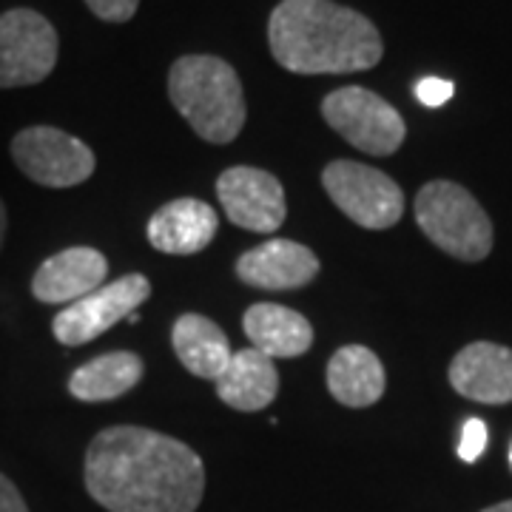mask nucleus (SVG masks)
<instances>
[{
    "mask_svg": "<svg viewBox=\"0 0 512 512\" xmlns=\"http://www.w3.org/2000/svg\"><path fill=\"white\" fill-rule=\"evenodd\" d=\"M86 490L109 512H197L202 458L183 441L146 427H106L86 450Z\"/></svg>",
    "mask_w": 512,
    "mask_h": 512,
    "instance_id": "1",
    "label": "nucleus"
},
{
    "mask_svg": "<svg viewBox=\"0 0 512 512\" xmlns=\"http://www.w3.org/2000/svg\"><path fill=\"white\" fill-rule=\"evenodd\" d=\"M268 43L293 74L367 72L384 55L379 29L333 0H282L268 20Z\"/></svg>",
    "mask_w": 512,
    "mask_h": 512,
    "instance_id": "2",
    "label": "nucleus"
},
{
    "mask_svg": "<svg viewBox=\"0 0 512 512\" xmlns=\"http://www.w3.org/2000/svg\"><path fill=\"white\" fill-rule=\"evenodd\" d=\"M168 97L205 143L225 146L245 128V94L231 63L214 55H185L168 72Z\"/></svg>",
    "mask_w": 512,
    "mask_h": 512,
    "instance_id": "3",
    "label": "nucleus"
},
{
    "mask_svg": "<svg viewBox=\"0 0 512 512\" xmlns=\"http://www.w3.org/2000/svg\"><path fill=\"white\" fill-rule=\"evenodd\" d=\"M416 222L436 248L461 262H481L493 251V222L464 185L433 180L416 194Z\"/></svg>",
    "mask_w": 512,
    "mask_h": 512,
    "instance_id": "4",
    "label": "nucleus"
},
{
    "mask_svg": "<svg viewBox=\"0 0 512 512\" xmlns=\"http://www.w3.org/2000/svg\"><path fill=\"white\" fill-rule=\"evenodd\" d=\"M322 117L350 146L373 157L396 154L407 134L402 114L384 97L362 86H345L330 92L322 100Z\"/></svg>",
    "mask_w": 512,
    "mask_h": 512,
    "instance_id": "5",
    "label": "nucleus"
},
{
    "mask_svg": "<svg viewBox=\"0 0 512 512\" xmlns=\"http://www.w3.org/2000/svg\"><path fill=\"white\" fill-rule=\"evenodd\" d=\"M322 185L336 208L367 231H384L402 220V188L373 165L333 160L322 171Z\"/></svg>",
    "mask_w": 512,
    "mask_h": 512,
    "instance_id": "6",
    "label": "nucleus"
},
{
    "mask_svg": "<svg viewBox=\"0 0 512 512\" xmlns=\"http://www.w3.org/2000/svg\"><path fill=\"white\" fill-rule=\"evenodd\" d=\"M12 160L43 188H74L94 174V151L83 140L52 126L23 128L12 140Z\"/></svg>",
    "mask_w": 512,
    "mask_h": 512,
    "instance_id": "7",
    "label": "nucleus"
},
{
    "mask_svg": "<svg viewBox=\"0 0 512 512\" xmlns=\"http://www.w3.org/2000/svg\"><path fill=\"white\" fill-rule=\"evenodd\" d=\"M57 66V32L35 9L0 15V89L43 83Z\"/></svg>",
    "mask_w": 512,
    "mask_h": 512,
    "instance_id": "8",
    "label": "nucleus"
},
{
    "mask_svg": "<svg viewBox=\"0 0 512 512\" xmlns=\"http://www.w3.org/2000/svg\"><path fill=\"white\" fill-rule=\"evenodd\" d=\"M151 296V282L143 274H126L106 282L89 296L66 305L52 319V333L60 345L77 348L103 336L117 322L128 319Z\"/></svg>",
    "mask_w": 512,
    "mask_h": 512,
    "instance_id": "9",
    "label": "nucleus"
},
{
    "mask_svg": "<svg viewBox=\"0 0 512 512\" xmlns=\"http://www.w3.org/2000/svg\"><path fill=\"white\" fill-rule=\"evenodd\" d=\"M217 197L225 208V217L256 234L279 231L288 217L285 188L271 171L254 165H234L222 171L217 180Z\"/></svg>",
    "mask_w": 512,
    "mask_h": 512,
    "instance_id": "10",
    "label": "nucleus"
},
{
    "mask_svg": "<svg viewBox=\"0 0 512 512\" xmlns=\"http://www.w3.org/2000/svg\"><path fill=\"white\" fill-rule=\"evenodd\" d=\"M109 259L97 248H66L49 256L32 276V293L43 305H72L106 285Z\"/></svg>",
    "mask_w": 512,
    "mask_h": 512,
    "instance_id": "11",
    "label": "nucleus"
},
{
    "mask_svg": "<svg viewBox=\"0 0 512 512\" xmlns=\"http://www.w3.org/2000/svg\"><path fill=\"white\" fill-rule=\"evenodd\" d=\"M319 274V259L311 248L293 239H268L237 259V276L259 291H296Z\"/></svg>",
    "mask_w": 512,
    "mask_h": 512,
    "instance_id": "12",
    "label": "nucleus"
},
{
    "mask_svg": "<svg viewBox=\"0 0 512 512\" xmlns=\"http://www.w3.org/2000/svg\"><path fill=\"white\" fill-rule=\"evenodd\" d=\"M450 384L478 404L512 402V350L495 342H473L450 362Z\"/></svg>",
    "mask_w": 512,
    "mask_h": 512,
    "instance_id": "13",
    "label": "nucleus"
},
{
    "mask_svg": "<svg viewBox=\"0 0 512 512\" xmlns=\"http://www.w3.org/2000/svg\"><path fill=\"white\" fill-rule=\"evenodd\" d=\"M220 231L217 211L208 202L183 197V200L165 202L163 208L154 211L148 220V242L171 256L200 254L202 248L211 245V239Z\"/></svg>",
    "mask_w": 512,
    "mask_h": 512,
    "instance_id": "14",
    "label": "nucleus"
},
{
    "mask_svg": "<svg viewBox=\"0 0 512 512\" xmlns=\"http://www.w3.org/2000/svg\"><path fill=\"white\" fill-rule=\"evenodd\" d=\"M242 328L251 345L271 359H293L308 353L313 345L311 322L285 305H271V302L251 305L242 316Z\"/></svg>",
    "mask_w": 512,
    "mask_h": 512,
    "instance_id": "15",
    "label": "nucleus"
},
{
    "mask_svg": "<svg viewBox=\"0 0 512 512\" xmlns=\"http://www.w3.org/2000/svg\"><path fill=\"white\" fill-rule=\"evenodd\" d=\"M279 393V373L271 356L256 348H245L231 356L228 367L217 379V396L228 407L242 413H259Z\"/></svg>",
    "mask_w": 512,
    "mask_h": 512,
    "instance_id": "16",
    "label": "nucleus"
},
{
    "mask_svg": "<svg viewBox=\"0 0 512 512\" xmlns=\"http://www.w3.org/2000/svg\"><path fill=\"white\" fill-rule=\"evenodd\" d=\"M171 345L177 359L183 362L188 373L200 376V379H211L217 382L222 370L231 362V342L222 333L217 322H211L208 316L200 313H183L174 330H171Z\"/></svg>",
    "mask_w": 512,
    "mask_h": 512,
    "instance_id": "17",
    "label": "nucleus"
},
{
    "mask_svg": "<svg viewBox=\"0 0 512 512\" xmlns=\"http://www.w3.org/2000/svg\"><path fill=\"white\" fill-rule=\"evenodd\" d=\"M384 367L373 350L362 345L339 348L328 362L330 396L345 407H370L384 396Z\"/></svg>",
    "mask_w": 512,
    "mask_h": 512,
    "instance_id": "18",
    "label": "nucleus"
},
{
    "mask_svg": "<svg viewBox=\"0 0 512 512\" xmlns=\"http://www.w3.org/2000/svg\"><path fill=\"white\" fill-rule=\"evenodd\" d=\"M143 359L131 350L103 353L80 365L69 379V393L77 402H111L126 396L143 379Z\"/></svg>",
    "mask_w": 512,
    "mask_h": 512,
    "instance_id": "19",
    "label": "nucleus"
},
{
    "mask_svg": "<svg viewBox=\"0 0 512 512\" xmlns=\"http://www.w3.org/2000/svg\"><path fill=\"white\" fill-rule=\"evenodd\" d=\"M487 447V424L481 419H467L461 427V441H458V458L473 464Z\"/></svg>",
    "mask_w": 512,
    "mask_h": 512,
    "instance_id": "20",
    "label": "nucleus"
},
{
    "mask_svg": "<svg viewBox=\"0 0 512 512\" xmlns=\"http://www.w3.org/2000/svg\"><path fill=\"white\" fill-rule=\"evenodd\" d=\"M453 92H456V86L444 77H421L416 83V100L427 109H439L444 103H450Z\"/></svg>",
    "mask_w": 512,
    "mask_h": 512,
    "instance_id": "21",
    "label": "nucleus"
},
{
    "mask_svg": "<svg viewBox=\"0 0 512 512\" xmlns=\"http://www.w3.org/2000/svg\"><path fill=\"white\" fill-rule=\"evenodd\" d=\"M86 6L92 9L94 18L106 23H126L137 15L140 0H86Z\"/></svg>",
    "mask_w": 512,
    "mask_h": 512,
    "instance_id": "22",
    "label": "nucleus"
},
{
    "mask_svg": "<svg viewBox=\"0 0 512 512\" xmlns=\"http://www.w3.org/2000/svg\"><path fill=\"white\" fill-rule=\"evenodd\" d=\"M0 512H29L20 490L0 473Z\"/></svg>",
    "mask_w": 512,
    "mask_h": 512,
    "instance_id": "23",
    "label": "nucleus"
},
{
    "mask_svg": "<svg viewBox=\"0 0 512 512\" xmlns=\"http://www.w3.org/2000/svg\"><path fill=\"white\" fill-rule=\"evenodd\" d=\"M6 225H9V220H6V205L0 200V248H3V239H6Z\"/></svg>",
    "mask_w": 512,
    "mask_h": 512,
    "instance_id": "24",
    "label": "nucleus"
},
{
    "mask_svg": "<svg viewBox=\"0 0 512 512\" xmlns=\"http://www.w3.org/2000/svg\"><path fill=\"white\" fill-rule=\"evenodd\" d=\"M481 512H512V498L510 501H501V504H493V507H487V510Z\"/></svg>",
    "mask_w": 512,
    "mask_h": 512,
    "instance_id": "25",
    "label": "nucleus"
},
{
    "mask_svg": "<svg viewBox=\"0 0 512 512\" xmlns=\"http://www.w3.org/2000/svg\"><path fill=\"white\" fill-rule=\"evenodd\" d=\"M510 464H512V450H510Z\"/></svg>",
    "mask_w": 512,
    "mask_h": 512,
    "instance_id": "26",
    "label": "nucleus"
}]
</instances>
